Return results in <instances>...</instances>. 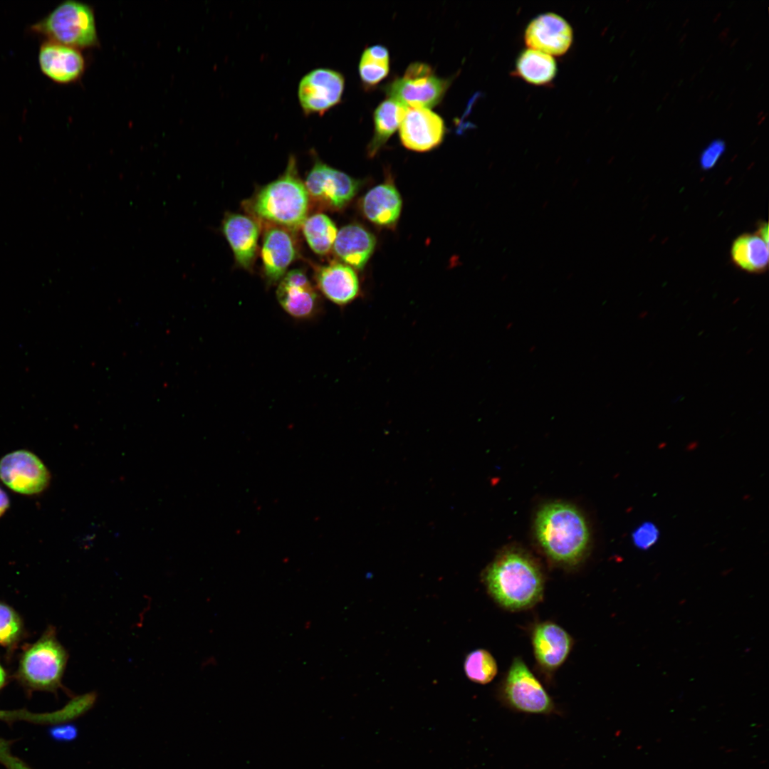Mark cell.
<instances>
[{"mask_svg": "<svg viewBox=\"0 0 769 769\" xmlns=\"http://www.w3.org/2000/svg\"><path fill=\"white\" fill-rule=\"evenodd\" d=\"M726 150L725 142L722 140L712 141L701 152L700 165L704 170L713 167Z\"/></svg>", "mask_w": 769, "mask_h": 769, "instance_id": "f1b7e54d", "label": "cell"}, {"mask_svg": "<svg viewBox=\"0 0 769 769\" xmlns=\"http://www.w3.org/2000/svg\"><path fill=\"white\" fill-rule=\"evenodd\" d=\"M536 539L553 563L572 567L585 558L590 545V530L581 512L565 502L543 506L535 520Z\"/></svg>", "mask_w": 769, "mask_h": 769, "instance_id": "7a4b0ae2", "label": "cell"}, {"mask_svg": "<svg viewBox=\"0 0 769 769\" xmlns=\"http://www.w3.org/2000/svg\"><path fill=\"white\" fill-rule=\"evenodd\" d=\"M9 506V497L6 492L0 487V518L4 515Z\"/></svg>", "mask_w": 769, "mask_h": 769, "instance_id": "4dcf8cb0", "label": "cell"}, {"mask_svg": "<svg viewBox=\"0 0 769 769\" xmlns=\"http://www.w3.org/2000/svg\"><path fill=\"white\" fill-rule=\"evenodd\" d=\"M315 278L320 292L338 305H347L360 295L357 275L345 263L333 262L320 266L315 271Z\"/></svg>", "mask_w": 769, "mask_h": 769, "instance_id": "e0dca14e", "label": "cell"}, {"mask_svg": "<svg viewBox=\"0 0 769 769\" xmlns=\"http://www.w3.org/2000/svg\"><path fill=\"white\" fill-rule=\"evenodd\" d=\"M68 654L51 629L29 646L19 663L17 675L26 686L33 689H56L61 682Z\"/></svg>", "mask_w": 769, "mask_h": 769, "instance_id": "5b68a950", "label": "cell"}, {"mask_svg": "<svg viewBox=\"0 0 769 769\" xmlns=\"http://www.w3.org/2000/svg\"><path fill=\"white\" fill-rule=\"evenodd\" d=\"M222 231L237 263L245 269H251L258 246V223L248 216L228 214L223 220Z\"/></svg>", "mask_w": 769, "mask_h": 769, "instance_id": "ac0fdd59", "label": "cell"}, {"mask_svg": "<svg viewBox=\"0 0 769 769\" xmlns=\"http://www.w3.org/2000/svg\"><path fill=\"white\" fill-rule=\"evenodd\" d=\"M502 701L511 709L532 714H549L554 703L542 684L520 657L513 659L500 690Z\"/></svg>", "mask_w": 769, "mask_h": 769, "instance_id": "52a82bcc", "label": "cell"}, {"mask_svg": "<svg viewBox=\"0 0 769 769\" xmlns=\"http://www.w3.org/2000/svg\"><path fill=\"white\" fill-rule=\"evenodd\" d=\"M524 38L530 49L550 56H560L569 49L572 41V31L563 18L553 13H546L530 21L525 29Z\"/></svg>", "mask_w": 769, "mask_h": 769, "instance_id": "4fadbf2b", "label": "cell"}, {"mask_svg": "<svg viewBox=\"0 0 769 769\" xmlns=\"http://www.w3.org/2000/svg\"><path fill=\"white\" fill-rule=\"evenodd\" d=\"M276 296L281 308L295 318L309 319L319 311V295L300 269L286 272L279 281Z\"/></svg>", "mask_w": 769, "mask_h": 769, "instance_id": "7c38bea8", "label": "cell"}, {"mask_svg": "<svg viewBox=\"0 0 769 769\" xmlns=\"http://www.w3.org/2000/svg\"><path fill=\"white\" fill-rule=\"evenodd\" d=\"M360 182L347 174L317 159L305 181L310 199L323 208L338 210L356 195Z\"/></svg>", "mask_w": 769, "mask_h": 769, "instance_id": "9c48e42d", "label": "cell"}, {"mask_svg": "<svg viewBox=\"0 0 769 769\" xmlns=\"http://www.w3.org/2000/svg\"><path fill=\"white\" fill-rule=\"evenodd\" d=\"M556 70L555 61L551 56L530 48L522 52L516 63L518 74L529 83L537 85L551 81Z\"/></svg>", "mask_w": 769, "mask_h": 769, "instance_id": "603a6c76", "label": "cell"}, {"mask_svg": "<svg viewBox=\"0 0 769 769\" xmlns=\"http://www.w3.org/2000/svg\"><path fill=\"white\" fill-rule=\"evenodd\" d=\"M407 108L388 98L382 102L374 113V135L367 147L370 157L375 156L399 127Z\"/></svg>", "mask_w": 769, "mask_h": 769, "instance_id": "7402d4cb", "label": "cell"}, {"mask_svg": "<svg viewBox=\"0 0 769 769\" xmlns=\"http://www.w3.org/2000/svg\"><path fill=\"white\" fill-rule=\"evenodd\" d=\"M534 656L545 671L558 669L567 659L573 645L570 634L558 624L545 621L538 623L531 632Z\"/></svg>", "mask_w": 769, "mask_h": 769, "instance_id": "5bb4252c", "label": "cell"}, {"mask_svg": "<svg viewBox=\"0 0 769 769\" xmlns=\"http://www.w3.org/2000/svg\"><path fill=\"white\" fill-rule=\"evenodd\" d=\"M51 479L46 464L31 451L15 450L0 459V481L15 493L38 495L49 486Z\"/></svg>", "mask_w": 769, "mask_h": 769, "instance_id": "ba28073f", "label": "cell"}, {"mask_svg": "<svg viewBox=\"0 0 769 769\" xmlns=\"http://www.w3.org/2000/svg\"><path fill=\"white\" fill-rule=\"evenodd\" d=\"M464 669L467 678L471 681L486 684L496 676L498 665L488 651L477 649L466 655L464 662Z\"/></svg>", "mask_w": 769, "mask_h": 769, "instance_id": "484cf974", "label": "cell"}, {"mask_svg": "<svg viewBox=\"0 0 769 769\" xmlns=\"http://www.w3.org/2000/svg\"><path fill=\"white\" fill-rule=\"evenodd\" d=\"M23 623L17 612L10 606L0 602V645L11 647L23 634Z\"/></svg>", "mask_w": 769, "mask_h": 769, "instance_id": "4316f807", "label": "cell"}, {"mask_svg": "<svg viewBox=\"0 0 769 769\" xmlns=\"http://www.w3.org/2000/svg\"><path fill=\"white\" fill-rule=\"evenodd\" d=\"M310 198L298 175L296 159L291 156L283 174L263 187L246 204L257 218L286 229L295 230L307 218Z\"/></svg>", "mask_w": 769, "mask_h": 769, "instance_id": "3957f363", "label": "cell"}, {"mask_svg": "<svg viewBox=\"0 0 769 769\" xmlns=\"http://www.w3.org/2000/svg\"><path fill=\"white\" fill-rule=\"evenodd\" d=\"M375 245L376 239L372 233L360 224H350L338 231L333 249L345 264L361 270L370 258Z\"/></svg>", "mask_w": 769, "mask_h": 769, "instance_id": "ffe728a7", "label": "cell"}, {"mask_svg": "<svg viewBox=\"0 0 769 769\" xmlns=\"http://www.w3.org/2000/svg\"><path fill=\"white\" fill-rule=\"evenodd\" d=\"M31 29L47 41L77 49L90 48L98 44L95 14L83 2L66 0L55 7Z\"/></svg>", "mask_w": 769, "mask_h": 769, "instance_id": "277c9868", "label": "cell"}, {"mask_svg": "<svg viewBox=\"0 0 769 769\" xmlns=\"http://www.w3.org/2000/svg\"><path fill=\"white\" fill-rule=\"evenodd\" d=\"M51 734L57 741H68L74 740L78 736V731L75 725L66 724L52 728Z\"/></svg>", "mask_w": 769, "mask_h": 769, "instance_id": "f546056e", "label": "cell"}, {"mask_svg": "<svg viewBox=\"0 0 769 769\" xmlns=\"http://www.w3.org/2000/svg\"><path fill=\"white\" fill-rule=\"evenodd\" d=\"M6 679V672H5L4 669H3V667L0 665V689L5 684Z\"/></svg>", "mask_w": 769, "mask_h": 769, "instance_id": "d6a6232c", "label": "cell"}, {"mask_svg": "<svg viewBox=\"0 0 769 769\" xmlns=\"http://www.w3.org/2000/svg\"><path fill=\"white\" fill-rule=\"evenodd\" d=\"M38 63L46 76L60 84L77 81L85 69V58L79 49L51 41L41 44Z\"/></svg>", "mask_w": 769, "mask_h": 769, "instance_id": "9a60e30c", "label": "cell"}, {"mask_svg": "<svg viewBox=\"0 0 769 769\" xmlns=\"http://www.w3.org/2000/svg\"><path fill=\"white\" fill-rule=\"evenodd\" d=\"M758 235L768 244V224H763L758 231Z\"/></svg>", "mask_w": 769, "mask_h": 769, "instance_id": "1f68e13d", "label": "cell"}, {"mask_svg": "<svg viewBox=\"0 0 769 769\" xmlns=\"http://www.w3.org/2000/svg\"><path fill=\"white\" fill-rule=\"evenodd\" d=\"M402 201L393 183L385 182L370 189L361 201V209L370 221L382 227L394 226L400 216Z\"/></svg>", "mask_w": 769, "mask_h": 769, "instance_id": "d6986e66", "label": "cell"}, {"mask_svg": "<svg viewBox=\"0 0 769 769\" xmlns=\"http://www.w3.org/2000/svg\"><path fill=\"white\" fill-rule=\"evenodd\" d=\"M301 226L305 240L313 252L325 255L333 249L338 229L327 215L313 214L307 217Z\"/></svg>", "mask_w": 769, "mask_h": 769, "instance_id": "cb8c5ba5", "label": "cell"}, {"mask_svg": "<svg viewBox=\"0 0 769 769\" xmlns=\"http://www.w3.org/2000/svg\"><path fill=\"white\" fill-rule=\"evenodd\" d=\"M450 85V80L436 75L427 63H411L404 75L384 87L389 98L407 108H428L436 105Z\"/></svg>", "mask_w": 769, "mask_h": 769, "instance_id": "8992f818", "label": "cell"}, {"mask_svg": "<svg viewBox=\"0 0 769 769\" xmlns=\"http://www.w3.org/2000/svg\"><path fill=\"white\" fill-rule=\"evenodd\" d=\"M296 254V246L291 231L269 224L264 232L261 248L263 272L269 283L281 280Z\"/></svg>", "mask_w": 769, "mask_h": 769, "instance_id": "2e32d148", "label": "cell"}, {"mask_svg": "<svg viewBox=\"0 0 769 769\" xmlns=\"http://www.w3.org/2000/svg\"><path fill=\"white\" fill-rule=\"evenodd\" d=\"M345 88L343 75L332 69L317 68L300 80L298 88L303 113L323 115L340 103Z\"/></svg>", "mask_w": 769, "mask_h": 769, "instance_id": "30bf717a", "label": "cell"}, {"mask_svg": "<svg viewBox=\"0 0 769 769\" xmlns=\"http://www.w3.org/2000/svg\"><path fill=\"white\" fill-rule=\"evenodd\" d=\"M659 530L652 522L646 521L639 525L632 532L634 545L639 549L646 550L654 546L659 538Z\"/></svg>", "mask_w": 769, "mask_h": 769, "instance_id": "83f0119b", "label": "cell"}, {"mask_svg": "<svg viewBox=\"0 0 769 769\" xmlns=\"http://www.w3.org/2000/svg\"><path fill=\"white\" fill-rule=\"evenodd\" d=\"M482 581L495 602L512 612L534 607L544 594L545 578L539 564L516 548L498 554L484 570Z\"/></svg>", "mask_w": 769, "mask_h": 769, "instance_id": "6da1fadb", "label": "cell"}, {"mask_svg": "<svg viewBox=\"0 0 769 769\" xmlns=\"http://www.w3.org/2000/svg\"><path fill=\"white\" fill-rule=\"evenodd\" d=\"M389 56L387 48L381 45L367 47L359 63L360 77L365 85H375L388 75Z\"/></svg>", "mask_w": 769, "mask_h": 769, "instance_id": "d4e9b609", "label": "cell"}, {"mask_svg": "<svg viewBox=\"0 0 769 769\" xmlns=\"http://www.w3.org/2000/svg\"><path fill=\"white\" fill-rule=\"evenodd\" d=\"M444 133L442 118L428 108H407L399 125L402 145L416 152H427L438 147Z\"/></svg>", "mask_w": 769, "mask_h": 769, "instance_id": "8fae6325", "label": "cell"}, {"mask_svg": "<svg viewBox=\"0 0 769 769\" xmlns=\"http://www.w3.org/2000/svg\"><path fill=\"white\" fill-rule=\"evenodd\" d=\"M731 255L736 266L750 273H761L768 264L767 244L758 234H743L733 241Z\"/></svg>", "mask_w": 769, "mask_h": 769, "instance_id": "44dd1931", "label": "cell"}]
</instances>
